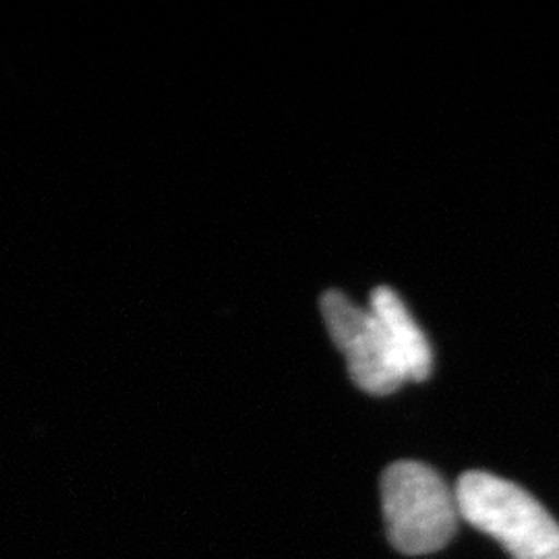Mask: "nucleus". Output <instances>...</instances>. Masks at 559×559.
<instances>
[{"label":"nucleus","mask_w":559,"mask_h":559,"mask_svg":"<svg viewBox=\"0 0 559 559\" xmlns=\"http://www.w3.org/2000/svg\"><path fill=\"white\" fill-rule=\"evenodd\" d=\"M321 316L362 392L388 396L406 383L394 346L369 307L355 305L340 290H328L321 297Z\"/></svg>","instance_id":"obj_3"},{"label":"nucleus","mask_w":559,"mask_h":559,"mask_svg":"<svg viewBox=\"0 0 559 559\" xmlns=\"http://www.w3.org/2000/svg\"><path fill=\"white\" fill-rule=\"evenodd\" d=\"M381 508L388 539L404 556L436 554L456 535V496L417 460H399L383 471Z\"/></svg>","instance_id":"obj_2"},{"label":"nucleus","mask_w":559,"mask_h":559,"mask_svg":"<svg viewBox=\"0 0 559 559\" xmlns=\"http://www.w3.org/2000/svg\"><path fill=\"white\" fill-rule=\"evenodd\" d=\"M369 309L380 320L381 328L392 342L406 381L427 380L433 367L431 346L399 293L390 286H378L371 293Z\"/></svg>","instance_id":"obj_4"},{"label":"nucleus","mask_w":559,"mask_h":559,"mask_svg":"<svg viewBox=\"0 0 559 559\" xmlns=\"http://www.w3.org/2000/svg\"><path fill=\"white\" fill-rule=\"evenodd\" d=\"M459 514L514 559H559V524L512 480L468 471L456 483Z\"/></svg>","instance_id":"obj_1"}]
</instances>
